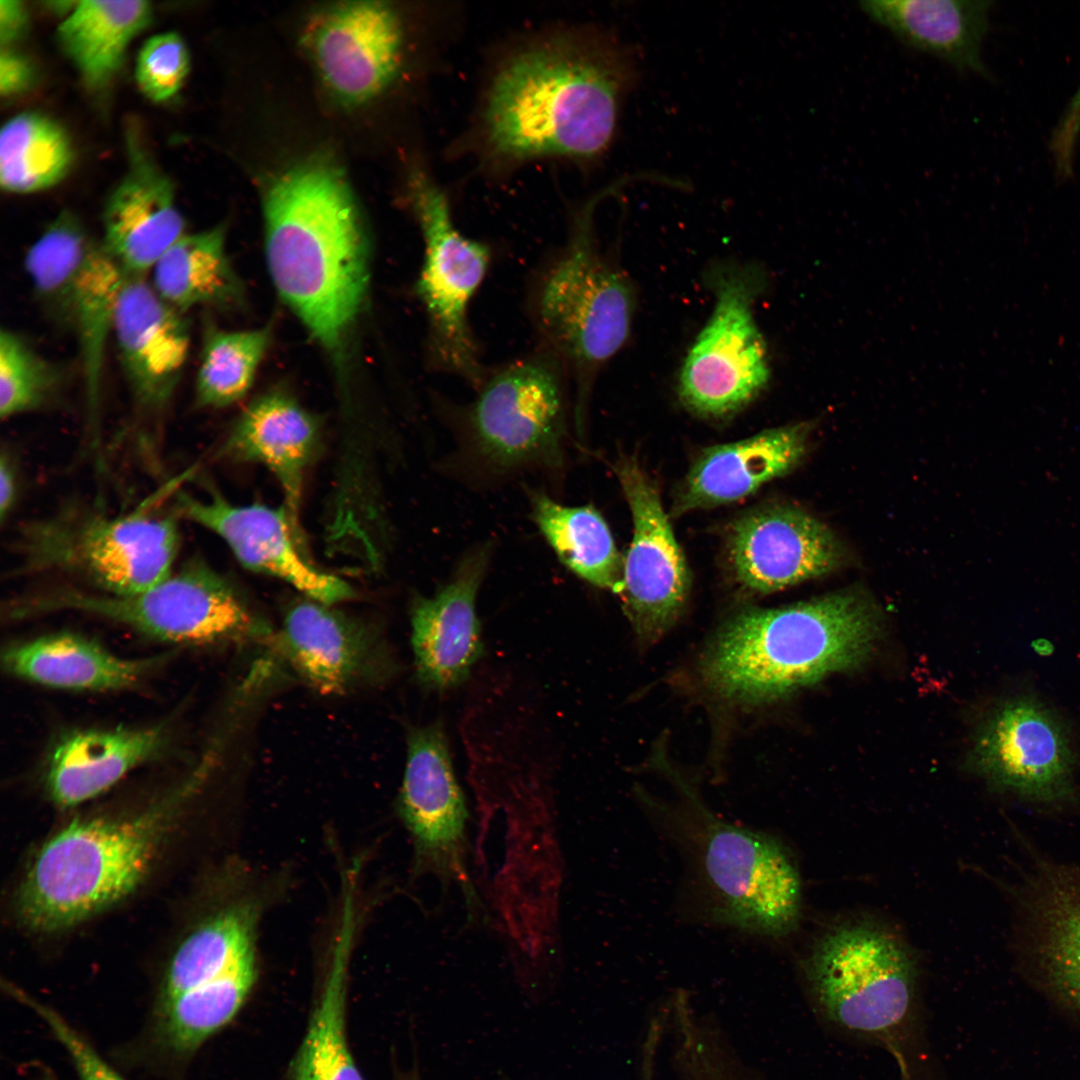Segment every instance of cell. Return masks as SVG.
Segmentation results:
<instances>
[{
	"label": "cell",
	"instance_id": "obj_25",
	"mask_svg": "<svg viewBox=\"0 0 1080 1080\" xmlns=\"http://www.w3.org/2000/svg\"><path fill=\"white\" fill-rule=\"evenodd\" d=\"M860 10L911 49L986 74L981 59L989 0H862Z\"/></svg>",
	"mask_w": 1080,
	"mask_h": 1080
},
{
	"label": "cell",
	"instance_id": "obj_44",
	"mask_svg": "<svg viewBox=\"0 0 1080 1080\" xmlns=\"http://www.w3.org/2000/svg\"><path fill=\"white\" fill-rule=\"evenodd\" d=\"M34 78L31 63L21 54L2 47L0 54V91L13 96L30 87Z\"/></svg>",
	"mask_w": 1080,
	"mask_h": 1080
},
{
	"label": "cell",
	"instance_id": "obj_19",
	"mask_svg": "<svg viewBox=\"0 0 1080 1080\" xmlns=\"http://www.w3.org/2000/svg\"><path fill=\"white\" fill-rule=\"evenodd\" d=\"M112 336L136 404L149 412L165 408L189 354L191 335L185 314L164 301L146 276L126 274Z\"/></svg>",
	"mask_w": 1080,
	"mask_h": 1080
},
{
	"label": "cell",
	"instance_id": "obj_30",
	"mask_svg": "<svg viewBox=\"0 0 1080 1080\" xmlns=\"http://www.w3.org/2000/svg\"><path fill=\"white\" fill-rule=\"evenodd\" d=\"M151 16L147 1H77L57 36L86 84L98 88L118 71L129 43Z\"/></svg>",
	"mask_w": 1080,
	"mask_h": 1080
},
{
	"label": "cell",
	"instance_id": "obj_3",
	"mask_svg": "<svg viewBox=\"0 0 1080 1080\" xmlns=\"http://www.w3.org/2000/svg\"><path fill=\"white\" fill-rule=\"evenodd\" d=\"M880 627L877 607L856 591L776 609H749L712 641L702 672L709 687L726 699L774 701L863 664Z\"/></svg>",
	"mask_w": 1080,
	"mask_h": 1080
},
{
	"label": "cell",
	"instance_id": "obj_5",
	"mask_svg": "<svg viewBox=\"0 0 1080 1080\" xmlns=\"http://www.w3.org/2000/svg\"><path fill=\"white\" fill-rule=\"evenodd\" d=\"M179 547L178 523L171 516L109 515L69 503L18 527L11 568L16 576H72L99 592L126 596L170 576Z\"/></svg>",
	"mask_w": 1080,
	"mask_h": 1080
},
{
	"label": "cell",
	"instance_id": "obj_4",
	"mask_svg": "<svg viewBox=\"0 0 1080 1080\" xmlns=\"http://www.w3.org/2000/svg\"><path fill=\"white\" fill-rule=\"evenodd\" d=\"M193 790L183 784L133 812L73 820L34 855L16 895L37 933L72 928L132 894L155 865Z\"/></svg>",
	"mask_w": 1080,
	"mask_h": 1080
},
{
	"label": "cell",
	"instance_id": "obj_2",
	"mask_svg": "<svg viewBox=\"0 0 1080 1080\" xmlns=\"http://www.w3.org/2000/svg\"><path fill=\"white\" fill-rule=\"evenodd\" d=\"M263 215L279 295L320 344L336 348L368 283L366 236L347 181L327 162L298 165L266 190Z\"/></svg>",
	"mask_w": 1080,
	"mask_h": 1080
},
{
	"label": "cell",
	"instance_id": "obj_1",
	"mask_svg": "<svg viewBox=\"0 0 1080 1080\" xmlns=\"http://www.w3.org/2000/svg\"><path fill=\"white\" fill-rule=\"evenodd\" d=\"M638 74L633 50L607 34L533 44L493 78L482 120L486 145L508 160H597L615 137Z\"/></svg>",
	"mask_w": 1080,
	"mask_h": 1080
},
{
	"label": "cell",
	"instance_id": "obj_36",
	"mask_svg": "<svg viewBox=\"0 0 1080 1080\" xmlns=\"http://www.w3.org/2000/svg\"><path fill=\"white\" fill-rule=\"evenodd\" d=\"M1034 901L1037 952L1054 986L1080 1007V874L1050 870Z\"/></svg>",
	"mask_w": 1080,
	"mask_h": 1080
},
{
	"label": "cell",
	"instance_id": "obj_7",
	"mask_svg": "<svg viewBox=\"0 0 1080 1080\" xmlns=\"http://www.w3.org/2000/svg\"><path fill=\"white\" fill-rule=\"evenodd\" d=\"M662 825L686 855L713 920L774 938L797 928L801 879L779 840L703 809Z\"/></svg>",
	"mask_w": 1080,
	"mask_h": 1080
},
{
	"label": "cell",
	"instance_id": "obj_38",
	"mask_svg": "<svg viewBox=\"0 0 1080 1080\" xmlns=\"http://www.w3.org/2000/svg\"><path fill=\"white\" fill-rule=\"evenodd\" d=\"M268 328L226 331L208 327L195 381L199 407L221 408L250 389L268 346Z\"/></svg>",
	"mask_w": 1080,
	"mask_h": 1080
},
{
	"label": "cell",
	"instance_id": "obj_31",
	"mask_svg": "<svg viewBox=\"0 0 1080 1080\" xmlns=\"http://www.w3.org/2000/svg\"><path fill=\"white\" fill-rule=\"evenodd\" d=\"M528 496L533 519L560 562L590 584L620 594L624 561L601 514L591 505H562L540 490Z\"/></svg>",
	"mask_w": 1080,
	"mask_h": 1080
},
{
	"label": "cell",
	"instance_id": "obj_41",
	"mask_svg": "<svg viewBox=\"0 0 1080 1080\" xmlns=\"http://www.w3.org/2000/svg\"><path fill=\"white\" fill-rule=\"evenodd\" d=\"M7 990L50 1027L70 1055L80 1080H124L57 1011L16 987L7 985Z\"/></svg>",
	"mask_w": 1080,
	"mask_h": 1080
},
{
	"label": "cell",
	"instance_id": "obj_37",
	"mask_svg": "<svg viewBox=\"0 0 1080 1080\" xmlns=\"http://www.w3.org/2000/svg\"><path fill=\"white\" fill-rule=\"evenodd\" d=\"M72 159L68 135L42 114H18L1 129L0 183L7 192L27 194L56 185L68 173Z\"/></svg>",
	"mask_w": 1080,
	"mask_h": 1080
},
{
	"label": "cell",
	"instance_id": "obj_11",
	"mask_svg": "<svg viewBox=\"0 0 1080 1080\" xmlns=\"http://www.w3.org/2000/svg\"><path fill=\"white\" fill-rule=\"evenodd\" d=\"M410 192L424 240L417 293L427 313L434 361L441 371L479 387L485 378L468 308L487 272L490 250L456 228L445 193L425 172L411 175Z\"/></svg>",
	"mask_w": 1080,
	"mask_h": 1080
},
{
	"label": "cell",
	"instance_id": "obj_27",
	"mask_svg": "<svg viewBox=\"0 0 1080 1080\" xmlns=\"http://www.w3.org/2000/svg\"><path fill=\"white\" fill-rule=\"evenodd\" d=\"M3 661L15 676L71 690L126 688L138 682L156 664L154 659L119 657L94 641L69 633L10 646Z\"/></svg>",
	"mask_w": 1080,
	"mask_h": 1080
},
{
	"label": "cell",
	"instance_id": "obj_15",
	"mask_svg": "<svg viewBox=\"0 0 1080 1080\" xmlns=\"http://www.w3.org/2000/svg\"><path fill=\"white\" fill-rule=\"evenodd\" d=\"M399 809L419 864L443 881L457 882L473 902L464 860L467 807L439 723L409 734Z\"/></svg>",
	"mask_w": 1080,
	"mask_h": 1080
},
{
	"label": "cell",
	"instance_id": "obj_10",
	"mask_svg": "<svg viewBox=\"0 0 1080 1080\" xmlns=\"http://www.w3.org/2000/svg\"><path fill=\"white\" fill-rule=\"evenodd\" d=\"M806 977L818 1005L853 1031L882 1033L908 1014L916 963L907 944L871 921H849L827 930L807 959Z\"/></svg>",
	"mask_w": 1080,
	"mask_h": 1080
},
{
	"label": "cell",
	"instance_id": "obj_43",
	"mask_svg": "<svg viewBox=\"0 0 1080 1080\" xmlns=\"http://www.w3.org/2000/svg\"><path fill=\"white\" fill-rule=\"evenodd\" d=\"M1080 134V86L1059 121L1051 140L1057 171L1062 176L1072 173L1075 145Z\"/></svg>",
	"mask_w": 1080,
	"mask_h": 1080
},
{
	"label": "cell",
	"instance_id": "obj_34",
	"mask_svg": "<svg viewBox=\"0 0 1080 1080\" xmlns=\"http://www.w3.org/2000/svg\"><path fill=\"white\" fill-rule=\"evenodd\" d=\"M96 242L75 215L63 211L26 252L24 267L35 298L59 328L71 331L76 292Z\"/></svg>",
	"mask_w": 1080,
	"mask_h": 1080
},
{
	"label": "cell",
	"instance_id": "obj_18",
	"mask_svg": "<svg viewBox=\"0 0 1080 1080\" xmlns=\"http://www.w3.org/2000/svg\"><path fill=\"white\" fill-rule=\"evenodd\" d=\"M734 576L744 588L771 593L837 568L843 551L833 533L808 513L790 506L751 512L729 537Z\"/></svg>",
	"mask_w": 1080,
	"mask_h": 1080
},
{
	"label": "cell",
	"instance_id": "obj_39",
	"mask_svg": "<svg viewBox=\"0 0 1080 1080\" xmlns=\"http://www.w3.org/2000/svg\"><path fill=\"white\" fill-rule=\"evenodd\" d=\"M64 373L24 336L0 332V415L11 418L51 404L62 390Z\"/></svg>",
	"mask_w": 1080,
	"mask_h": 1080
},
{
	"label": "cell",
	"instance_id": "obj_22",
	"mask_svg": "<svg viewBox=\"0 0 1080 1080\" xmlns=\"http://www.w3.org/2000/svg\"><path fill=\"white\" fill-rule=\"evenodd\" d=\"M280 639L296 672L322 694L343 693L375 673L392 671L390 657L367 626L315 600L288 609Z\"/></svg>",
	"mask_w": 1080,
	"mask_h": 1080
},
{
	"label": "cell",
	"instance_id": "obj_24",
	"mask_svg": "<svg viewBox=\"0 0 1080 1080\" xmlns=\"http://www.w3.org/2000/svg\"><path fill=\"white\" fill-rule=\"evenodd\" d=\"M319 442L315 419L288 395L273 392L254 400L221 447V455L263 464L278 479L296 523L304 472Z\"/></svg>",
	"mask_w": 1080,
	"mask_h": 1080
},
{
	"label": "cell",
	"instance_id": "obj_21",
	"mask_svg": "<svg viewBox=\"0 0 1080 1080\" xmlns=\"http://www.w3.org/2000/svg\"><path fill=\"white\" fill-rule=\"evenodd\" d=\"M101 243L129 275L146 276L186 233L170 179L136 140L129 141L128 169L107 199Z\"/></svg>",
	"mask_w": 1080,
	"mask_h": 1080
},
{
	"label": "cell",
	"instance_id": "obj_8",
	"mask_svg": "<svg viewBox=\"0 0 1080 1080\" xmlns=\"http://www.w3.org/2000/svg\"><path fill=\"white\" fill-rule=\"evenodd\" d=\"M563 372L547 349L485 378L463 414L464 450L472 462L494 476L559 472L567 434Z\"/></svg>",
	"mask_w": 1080,
	"mask_h": 1080
},
{
	"label": "cell",
	"instance_id": "obj_45",
	"mask_svg": "<svg viewBox=\"0 0 1080 1080\" xmlns=\"http://www.w3.org/2000/svg\"><path fill=\"white\" fill-rule=\"evenodd\" d=\"M27 24L28 15L21 1H0V40L3 47L22 36Z\"/></svg>",
	"mask_w": 1080,
	"mask_h": 1080
},
{
	"label": "cell",
	"instance_id": "obj_17",
	"mask_svg": "<svg viewBox=\"0 0 1080 1080\" xmlns=\"http://www.w3.org/2000/svg\"><path fill=\"white\" fill-rule=\"evenodd\" d=\"M304 45L329 91L346 104L381 92L398 71L402 30L383 2H342L317 13Z\"/></svg>",
	"mask_w": 1080,
	"mask_h": 1080
},
{
	"label": "cell",
	"instance_id": "obj_29",
	"mask_svg": "<svg viewBox=\"0 0 1080 1080\" xmlns=\"http://www.w3.org/2000/svg\"><path fill=\"white\" fill-rule=\"evenodd\" d=\"M223 225L179 238L152 268L150 283L169 305L186 314L200 306H227L240 282L226 253Z\"/></svg>",
	"mask_w": 1080,
	"mask_h": 1080
},
{
	"label": "cell",
	"instance_id": "obj_26",
	"mask_svg": "<svg viewBox=\"0 0 1080 1080\" xmlns=\"http://www.w3.org/2000/svg\"><path fill=\"white\" fill-rule=\"evenodd\" d=\"M166 737L160 725L86 730L63 737L48 762L45 778L50 798L59 807L69 808L100 795L160 752Z\"/></svg>",
	"mask_w": 1080,
	"mask_h": 1080
},
{
	"label": "cell",
	"instance_id": "obj_35",
	"mask_svg": "<svg viewBox=\"0 0 1080 1080\" xmlns=\"http://www.w3.org/2000/svg\"><path fill=\"white\" fill-rule=\"evenodd\" d=\"M126 273L101 241L93 246L84 268L72 310L71 332L80 356L89 410L99 403L107 343Z\"/></svg>",
	"mask_w": 1080,
	"mask_h": 1080
},
{
	"label": "cell",
	"instance_id": "obj_16",
	"mask_svg": "<svg viewBox=\"0 0 1080 1080\" xmlns=\"http://www.w3.org/2000/svg\"><path fill=\"white\" fill-rule=\"evenodd\" d=\"M175 505L178 514L219 536L247 569L281 579L325 605L353 597L348 583L315 566L299 549L287 508L235 505L215 491L207 498L180 492Z\"/></svg>",
	"mask_w": 1080,
	"mask_h": 1080
},
{
	"label": "cell",
	"instance_id": "obj_46",
	"mask_svg": "<svg viewBox=\"0 0 1080 1080\" xmlns=\"http://www.w3.org/2000/svg\"><path fill=\"white\" fill-rule=\"evenodd\" d=\"M17 494L16 471L11 458L2 453L0 461V517L4 522L12 511Z\"/></svg>",
	"mask_w": 1080,
	"mask_h": 1080
},
{
	"label": "cell",
	"instance_id": "obj_42",
	"mask_svg": "<svg viewBox=\"0 0 1080 1080\" xmlns=\"http://www.w3.org/2000/svg\"><path fill=\"white\" fill-rule=\"evenodd\" d=\"M676 1080H760L729 1046L700 1044L674 1062Z\"/></svg>",
	"mask_w": 1080,
	"mask_h": 1080
},
{
	"label": "cell",
	"instance_id": "obj_28",
	"mask_svg": "<svg viewBox=\"0 0 1080 1080\" xmlns=\"http://www.w3.org/2000/svg\"><path fill=\"white\" fill-rule=\"evenodd\" d=\"M353 886L345 891L330 968L306 1034L291 1065L290 1080H364L345 1031L348 964L355 931Z\"/></svg>",
	"mask_w": 1080,
	"mask_h": 1080
},
{
	"label": "cell",
	"instance_id": "obj_32",
	"mask_svg": "<svg viewBox=\"0 0 1080 1080\" xmlns=\"http://www.w3.org/2000/svg\"><path fill=\"white\" fill-rule=\"evenodd\" d=\"M255 914L247 904L232 906L194 927L170 958L159 1006L221 976L254 952Z\"/></svg>",
	"mask_w": 1080,
	"mask_h": 1080
},
{
	"label": "cell",
	"instance_id": "obj_33",
	"mask_svg": "<svg viewBox=\"0 0 1080 1080\" xmlns=\"http://www.w3.org/2000/svg\"><path fill=\"white\" fill-rule=\"evenodd\" d=\"M256 978L254 952L221 976L160 1005L156 1025L162 1048L176 1056L194 1052L239 1011Z\"/></svg>",
	"mask_w": 1080,
	"mask_h": 1080
},
{
	"label": "cell",
	"instance_id": "obj_12",
	"mask_svg": "<svg viewBox=\"0 0 1080 1080\" xmlns=\"http://www.w3.org/2000/svg\"><path fill=\"white\" fill-rule=\"evenodd\" d=\"M759 280L751 270L718 272L715 302L681 366L678 394L698 415L729 416L767 386L770 365L754 304Z\"/></svg>",
	"mask_w": 1080,
	"mask_h": 1080
},
{
	"label": "cell",
	"instance_id": "obj_9",
	"mask_svg": "<svg viewBox=\"0 0 1080 1080\" xmlns=\"http://www.w3.org/2000/svg\"><path fill=\"white\" fill-rule=\"evenodd\" d=\"M59 610L100 616L160 640L216 644L265 634L233 585L205 561L190 560L155 586L133 595L57 588L15 600L10 616Z\"/></svg>",
	"mask_w": 1080,
	"mask_h": 1080
},
{
	"label": "cell",
	"instance_id": "obj_20",
	"mask_svg": "<svg viewBox=\"0 0 1080 1080\" xmlns=\"http://www.w3.org/2000/svg\"><path fill=\"white\" fill-rule=\"evenodd\" d=\"M491 545H478L459 561L448 582L432 597H417L411 610V644L420 682L445 691L462 683L482 652L475 611Z\"/></svg>",
	"mask_w": 1080,
	"mask_h": 1080
},
{
	"label": "cell",
	"instance_id": "obj_40",
	"mask_svg": "<svg viewBox=\"0 0 1080 1080\" xmlns=\"http://www.w3.org/2000/svg\"><path fill=\"white\" fill-rule=\"evenodd\" d=\"M190 67L189 53L177 33L150 37L139 51L136 82L142 93L154 102H164L181 89Z\"/></svg>",
	"mask_w": 1080,
	"mask_h": 1080
},
{
	"label": "cell",
	"instance_id": "obj_6",
	"mask_svg": "<svg viewBox=\"0 0 1080 1080\" xmlns=\"http://www.w3.org/2000/svg\"><path fill=\"white\" fill-rule=\"evenodd\" d=\"M611 191H602L578 212L536 295V322L547 349L574 377L578 419L592 378L627 341L635 307L631 281L600 248L594 230L595 206Z\"/></svg>",
	"mask_w": 1080,
	"mask_h": 1080
},
{
	"label": "cell",
	"instance_id": "obj_23",
	"mask_svg": "<svg viewBox=\"0 0 1080 1080\" xmlns=\"http://www.w3.org/2000/svg\"><path fill=\"white\" fill-rule=\"evenodd\" d=\"M808 423L766 430L703 451L675 502V513L737 501L793 469L806 451Z\"/></svg>",
	"mask_w": 1080,
	"mask_h": 1080
},
{
	"label": "cell",
	"instance_id": "obj_14",
	"mask_svg": "<svg viewBox=\"0 0 1080 1080\" xmlns=\"http://www.w3.org/2000/svg\"><path fill=\"white\" fill-rule=\"evenodd\" d=\"M616 473L633 520L620 595L638 639L649 645L680 616L690 575L654 483L633 459L619 462Z\"/></svg>",
	"mask_w": 1080,
	"mask_h": 1080
},
{
	"label": "cell",
	"instance_id": "obj_13",
	"mask_svg": "<svg viewBox=\"0 0 1080 1080\" xmlns=\"http://www.w3.org/2000/svg\"><path fill=\"white\" fill-rule=\"evenodd\" d=\"M974 763L991 783L1026 800L1055 803L1073 793L1075 754L1062 719L1032 695L1000 702L982 724Z\"/></svg>",
	"mask_w": 1080,
	"mask_h": 1080
}]
</instances>
